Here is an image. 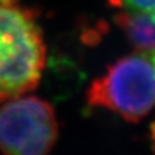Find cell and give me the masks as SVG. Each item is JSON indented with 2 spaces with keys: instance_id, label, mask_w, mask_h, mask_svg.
I'll use <instances>...</instances> for the list:
<instances>
[{
  "instance_id": "obj_1",
  "label": "cell",
  "mask_w": 155,
  "mask_h": 155,
  "mask_svg": "<svg viewBox=\"0 0 155 155\" xmlns=\"http://www.w3.org/2000/svg\"><path fill=\"white\" fill-rule=\"evenodd\" d=\"M45 64L35 12L19 0H0V104L35 89Z\"/></svg>"
},
{
  "instance_id": "obj_2",
  "label": "cell",
  "mask_w": 155,
  "mask_h": 155,
  "mask_svg": "<svg viewBox=\"0 0 155 155\" xmlns=\"http://www.w3.org/2000/svg\"><path fill=\"white\" fill-rule=\"evenodd\" d=\"M91 107L137 123L155 107V48H137L110 65L87 91Z\"/></svg>"
},
{
  "instance_id": "obj_3",
  "label": "cell",
  "mask_w": 155,
  "mask_h": 155,
  "mask_svg": "<svg viewBox=\"0 0 155 155\" xmlns=\"http://www.w3.org/2000/svg\"><path fill=\"white\" fill-rule=\"evenodd\" d=\"M0 105V151L3 155H49L60 124L48 101L19 96Z\"/></svg>"
},
{
  "instance_id": "obj_4",
  "label": "cell",
  "mask_w": 155,
  "mask_h": 155,
  "mask_svg": "<svg viewBox=\"0 0 155 155\" xmlns=\"http://www.w3.org/2000/svg\"><path fill=\"white\" fill-rule=\"evenodd\" d=\"M116 23L137 48H155V18L133 13H120Z\"/></svg>"
},
{
  "instance_id": "obj_5",
  "label": "cell",
  "mask_w": 155,
  "mask_h": 155,
  "mask_svg": "<svg viewBox=\"0 0 155 155\" xmlns=\"http://www.w3.org/2000/svg\"><path fill=\"white\" fill-rule=\"evenodd\" d=\"M125 12L155 18V0H119Z\"/></svg>"
}]
</instances>
